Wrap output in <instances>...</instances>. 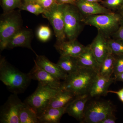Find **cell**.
I'll return each instance as SVG.
<instances>
[{
	"label": "cell",
	"mask_w": 123,
	"mask_h": 123,
	"mask_svg": "<svg viewBox=\"0 0 123 123\" xmlns=\"http://www.w3.org/2000/svg\"><path fill=\"white\" fill-rule=\"evenodd\" d=\"M98 74L94 70L79 67L75 72L68 75L62 82L61 88L71 92L76 97L89 94Z\"/></svg>",
	"instance_id": "obj_1"
},
{
	"label": "cell",
	"mask_w": 123,
	"mask_h": 123,
	"mask_svg": "<svg viewBox=\"0 0 123 123\" xmlns=\"http://www.w3.org/2000/svg\"><path fill=\"white\" fill-rule=\"evenodd\" d=\"M0 80L9 91L18 94L26 89L31 79L28 73L22 72L2 57L0 61Z\"/></svg>",
	"instance_id": "obj_2"
},
{
	"label": "cell",
	"mask_w": 123,
	"mask_h": 123,
	"mask_svg": "<svg viewBox=\"0 0 123 123\" xmlns=\"http://www.w3.org/2000/svg\"><path fill=\"white\" fill-rule=\"evenodd\" d=\"M123 18L117 12L98 15L84 16L83 21L85 25L96 27L106 39L111 38L119 29Z\"/></svg>",
	"instance_id": "obj_3"
},
{
	"label": "cell",
	"mask_w": 123,
	"mask_h": 123,
	"mask_svg": "<svg viewBox=\"0 0 123 123\" xmlns=\"http://www.w3.org/2000/svg\"><path fill=\"white\" fill-rule=\"evenodd\" d=\"M20 13L14 10L4 13L0 21V48H7L9 41L22 29V20Z\"/></svg>",
	"instance_id": "obj_4"
},
{
	"label": "cell",
	"mask_w": 123,
	"mask_h": 123,
	"mask_svg": "<svg viewBox=\"0 0 123 123\" xmlns=\"http://www.w3.org/2000/svg\"><path fill=\"white\" fill-rule=\"evenodd\" d=\"M65 29L66 38L68 40L77 39L85 25L83 16L76 6L64 5Z\"/></svg>",
	"instance_id": "obj_5"
},
{
	"label": "cell",
	"mask_w": 123,
	"mask_h": 123,
	"mask_svg": "<svg viewBox=\"0 0 123 123\" xmlns=\"http://www.w3.org/2000/svg\"><path fill=\"white\" fill-rule=\"evenodd\" d=\"M60 89L39 82L36 89L27 98L25 103L36 111L38 116L47 108L51 100Z\"/></svg>",
	"instance_id": "obj_6"
},
{
	"label": "cell",
	"mask_w": 123,
	"mask_h": 123,
	"mask_svg": "<svg viewBox=\"0 0 123 123\" xmlns=\"http://www.w3.org/2000/svg\"><path fill=\"white\" fill-rule=\"evenodd\" d=\"M114 108L109 101L91 102L86 107L84 118L81 123H100L107 117L114 114Z\"/></svg>",
	"instance_id": "obj_7"
},
{
	"label": "cell",
	"mask_w": 123,
	"mask_h": 123,
	"mask_svg": "<svg viewBox=\"0 0 123 123\" xmlns=\"http://www.w3.org/2000/svg\"><path fill=\"white\" fill-rule=\"evenodd\" d=\"M64 5L56 4L52 7L45 10L43 17L49 21L53 27L56 39V43L65 41L66 38L65 29Z\"/></svg>",
	"instance_id": "obj_8"
},
{
	"label": "cell",
	"mask_w": 123,
	"mask_h": 123,
	"mask_svg": "<svg viewBox=\"0 0 123 123\" xmlns=\"http://www.w3.org/2000/svg\"><path fill=\"white\" fill-rule=\"evenodd\" d=\"M24 103L17 94L10 95L1 107L0 123H20L19 112Z\"/></svg>",
	"instance_id": "obj_9"
},
{
	"label": "cell",
	"mask_w": 123,
	"mask_h": 123,
	"mask_svg": "<svg viewBox=\"0 0 123 123\" xmlns=\"http://www.w3.org/2000/svg\"><path fill=\"white\" fill-rule=\"evenodd\" d=\"M34 66L28 73L31 79L38 81L39 83L47 85L56 89H61V80L46 72L34 61Z\"/></svg>",
	"instance_id": "obj_10"
},
{
	"label": "cell",
	"mask_w": 123,
	"mask_h": 123,
	"mask_svg": "<svg viewBox=\"0 0 123 123\" xmlns=\"http://www.w3.org/2000/svg\"><path fill=\"white\" fill-rule=\"evenodd\" d=\"M89 97V94L76 96L66 106V113L81 122L84 118L86 104Z\"/></svg>",
	"instance_id": "obj_11"
},
{
	"label": "cell",
	"mask_w": 123,
	"mask_h": 123,
	"mask_svg": "<svg viewBox=\"0 0 123 123\" xmlns=\"http://www.w3.org/2000/svg\"><path fill=\"white\" fill-rule=\"evenodd\" d=\"M55 48L61 55L77 57L85 50L86 46L79 43L77 39L56 43Z\"/></svg>",
	"instance_id": "obj_12"
},
{
	"label": "cell",
	"mask_w": 123,
	"mask_h": 123,
	"mask_svg": "<svg viewBox=\"0 0 123 123\" xmlns=\"http://www.w3.org/2000/svg\"><path fill=\"white\" fill-rule=\"evenodd\" d=\"M90 46L97 61L101 65L111 52L108 45L107 39L99 32Z\"/></svg>",
	"instance_id": "obj_13"
},
{
	"label": "cell",
	"mask_w": 123,
	"mask_h": 123,
	"mask_svg": "<svg viewBox=\"0 0 123 123\" xmlns=\"http://www.w3.org/2000/svg\"><path fill=\"white\" fill-rule=\"evenodd\" d=\"M32 36L31 31L21 29L10 40L7 48L12 49L17 47L26 48L33 51L36 55H37L31 46Z\"/></svg>",
	"instance_id": "obj_14"
},
{
	"label": "cell",
	"mask_w": 123,
	"mask_h": 123,
	"mask_svg": "<svg viewBox=\"0 0 123 123\" xmlns=\"http://www.w3.org/2000/svg\"><path fill=\"white\" fill-rule=\"evenodd\" d=\"M76 6L84 16L110 13L113 12L98 2H88L84 0H77Z\"/></svg>",
	"instance_id": "obj_15"
},
{
	"label": "cell",
	"mask_w": 123,
	"mask_h": 123,
	"mask_svg": "<svg viewBox=\"0 0 123 123\" xmlns=\"http://www.w3.org/2000/svg\"><path fill=\"white\" fill-rule=\"evenodd\" d=\"M36 56L34 61L40 68L60 80H65L68 74L64 72L57 64L50 61L44 55H37Z\"/></svg>",
	"instance_id": "obj_16"
},
{
	"label": "cell",
	"mask_w": 123,
	"mask_h": 123,
	"mask_svg": "<svg viewBox=\"0 0 123 123\" xmlns=\"http://www.w3.org/2000/svg\"><path fill=\"white\" fill-rule=\"evenodd\" d=\"M115 81V78L104 77L98 74L89 92L90 97L106 95L110 86Z\"/></svg>",
	"instance_id": "obj_17"
},
{
	"label": "cell",
	"mask_w": 123,
	"mask_h": 123,
	"mask_svg": "<svg viewBox=\"0 0 123 123\" xmlns=\"http://www.w3.org/2000/svg\"><path fill=\"white\" fill-rule=\"evenodd\" d=\"M77 58L79 67L92 69L98 74L101 65L97 61L90 44L86 46L85 50Z\"/></svg>",
	"instance_id": "obj_18"
},
{
	"label": "cell",
	"mask_w": 123,
	"mask_h": 123,
	"mask_svg": "<svg viewBox=\"0 0 123 123\" xmlns=\"http://www.w3.org/2000/svg\"><path fill=\"white\" fill-rule=\"evenodd\" d=\"M66 106L61 108H49L38 115L39 123H58L66 113Z\"/></svg>",
	"instance_id": "obj_19"
},
{
	"label": "cell",
	"mask_w": 123,
	"mask_h": 123,
	"mask_svg": "<svg viewBox=\"0 0 123 123\" xmlns=\"http://www.w3.org/2000/svg\"><path fill=\"white\" fill-rule=\"evenodd\" d=\"M76 97L71 92L61 88L51 100L47 108H61L64 107Z\"/></svg>",
	"instance_id": "obj_20"
},
{
	"label": "cell",
	"mask_w": 123,
	"mask_h": 123,
	"mask_svg": "<svg viewBox=\"0 0 123 123\" xmlns=\"http://www.w3.org/2000/svg\"><path fill=\"white\" fill-rule=\"evenodd\" d=\"M57 64L62 70L68 75L75 72L79 67L77 57L61 55Z\"/></svg>",
	"instance_id": "obj_21"
},
{
	"label": "cell",
	"mask_w": 123,
	"mask_h": 123,
	"mask_svg": "<svg viewBox=\"0 0 123 123\" xmlns=\"http://www.w3.org/2000/svg\"><path fill=\"white\" fill-rule=\"evenodd\" d=\"M20 123H39L37 114L32 108L24 103L19 114Z\"/></svg>",
	"instance_id": "obj_22"
},
{
	"label": "cell",
	"mask_w": 123,
	"mask_h": 123,
	"mask_svg": "<svg viewBox=\"0 0 123 123\" xmlns=\"http://www.w3.org/2000/svg\"><path fill=\"white\" fill-rule=\"evenodd\" d=\"M115 60L114 55L111 52L109 53L101 64L98 74L104 77H111L114 70Z\"/></svg>",
	"instance_id": "obj_23"
},
{
	"label": "cell",
	"mask_w": 123,
	"mask_h": 123,
	"mask_svg": "<svg viewBox=\"0 0 123 123\" xmlns=\"http://www.w3.org/2000/svg\"><path fill=\"white\" fill-rule=\"evenodd\" d=\"M20 10H25L34 14L35 15H38L44 12L45 9L36 2H24L22 4L19 8Z\"/></svg>",
	"instance_id": "obj_24"
},
{
	"label": "cell",
	"mask_w": 123,
	"mask_h": 123,
	"mask_svg": "<svg viewBox=\"0 0 123 123\" xmlns=\"http://www.w3.org/2000/svg\"><path fill=\"white\" fill-rule=\"evenodd\" d=\"M111 52L115 55H123V42L112 38L107 39Z\"/></svg>",
	"instance_id": "obj_25"
},
{
	"label": "cell",
	"mask_w": 123,
	"mask_h": 123,
	"mask_svg": "<svg viewBox=\"0 0 123 123\" xmlns=\"http://www.w3.org/2000/svg\"><path fill=\"white\" fill-rule=\"evenodd\" d=\"M51 35V31L48 26H40L37 31V37L40 41L43 42L48 41L50 38Z\"/></svg>",
	"instance_id": "obj_26"
},
{
	"label": "cell",
	"mask_w": 123,
	"mask_h": 123,
	"mask_svg": "<svg viewBox=\"0 0 123 123\" xmlns=\"http://www.w3.org/2000/svg\"><path fill=\"white\" fill-rule=\"evenodd\" d=\"M4 13L9 12L14 10V9H19L22 3L21 0H1Z\"/></svg>",
	"instance_id": "obj_27"
},
{
	"label": "cell",
	"mask_w": 123,
	"mask_h": 123,
	"mask_svg": "<svg viewBox=\"0 0 123 123\" xmlns=\"http://www.w3.org/2000/svg\"><path fill=\"white\" fill-rule=\"evenodd\" d=\"M102 4L110 10L117 11L123 6V0H105Z\"/></svg>",
	"instance_id": "obj_28"
},
{
	"label": "cell",
	"mask_w": 123,
	"mask_h": 123,
	"mask_svg": "<svg viewBox=\"0 0 123 123\" xmlns=\"http://www.w3.org/2000/svg\"><path fill=\"white\" fill-rule=\"evenodd\" d=\"M115 77L123 72V55H115Z\"/></svg>",
	"instance_id": "obj_29"
},
{
	"label": "cell",
	"mask_w": 123,
	"mask_h": 123,
	"mask_svg": "<svg viewBox=\"0 0 123 123\" xmlns=\"http://www.w3.org/2000/svg\"><path fill=\"white\" fill-rule=\"evenodd\" d=\"M36 2L38 3L45 10L49 9L57 4L56 0H36Z\"/></svg>",
	"instance_id": "obj_30"
},
{
	"label": "cell",
	"mask_w": 123,
	"mask_h": 123,
	"mask_svg": "<svg viewBox=\"0 0 123 123\" xmlns=\"http://www.w3.org/2000/svg\"><path fill=\"white\" fill-rule=\"evenodd\" d=\"M111 38L123 42V18L119 29L112 35Z\"/></svg>",
	"instance_id": "obj_31"
},
{
	"label": "cell",
	"mask_w": 123,
	"mask_h": 123,
	"mask_svg": "<svg viewBox=\"0 0 123 123\" xmlns=\"http://www.w3.org/2000/svg\"><path fill=\"white\" fill-rule=\"evenodd\" d=\"M117 118L114 114L108 116L101 121L100 123H115L116 122Z\"/></svg>",
	"instance_id": "obj_32"
},
{
	"label": "cell",
	"mask_w": 123,
	"mask_h": 123,
	"mask_svg": "<svg viewBox=\"0 0 123 123\" xmlns=\"http://www.w3.org/2000/svg\"><path fill=\"white\" fill-rule=\"evenodd\" d=\"M57 4L60 5L70 4L76 6L77 0H56Z\"/></svg>",
	"instance_id": "obj_33"
},
{
	"label": "cell",
	"mask_w": 123,
	"mask_h": 123,
	"mask_svg": "<svg viewBox=\"0 0 123 123\" xmlns=\"http://www.w3.org/2000/svg\"><path fill=\"white\" fill-rule=\"evenodd\" d=\"M108 93H111L116 94L118 97L119 99L123 103V88L117 91H115L108 90Z\"/></svg>",
	"instance_id": "obj_34"
},
{
	"label": "cell",
	"mask_w": 123,
	"mask_h": 123,
	"mask_svg": "<svg viewBox=\"0 0 123 123\" xmlns=\"http://www.w3.org/2000/svg\"><path fill=\"white\" fill-rule=\"evenodd\" d=\"M115 81H119L123 82V72L115 77Z\"/></svg>",
	"instance_id": "obj_35"
},
{
	"label": "cell",
	"mask_w": 123,
	"mask_h": 123,
	"mask_svg": "<svg viewBox=\"0 0 123 123\" xmlns=\"http://www.w3.org/2000/svg\"><path fill=\"white\" fill-rule=\"evenodd\" d=\"M116 12L119 14L123 18V6L119 9L116 11Z\"/></svg>",
	"instance_id": "obj_36"
},
{
	"label": "cell",
	"mask_w": 123,
	"mask_h": 123,
	"mask_svg": "<svg viewBox=\"0 0 123 123\" xmlns=\"http://www.w3.org/2000/svg\"><path fill=\"white\" fill-rule=\"evenodd\" d=\"M86 1L90 2H101V0H84Z\"/></svg>",
	"instance_id": "obj_37"
},
{
	"label": "cell",
	"mask_w": 123,
	"mask_h": 123,
	"mask_svg": "<svg viewBox=\"0 0 123 123\" xmlns=\"http://www.w3.org/2000/svg\"><path fill=\"white\" fill-rule=\"evenodd\" d=\"M24 1L25 2H35L36 0H24Z\"/></svg>",
	"instance_id": "obj_38"
}]
</instances>
